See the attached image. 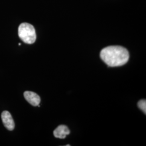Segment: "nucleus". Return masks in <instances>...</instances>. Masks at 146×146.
Segmentation results:
<instances>
[{
    "label": "nucleus",
    "instance_id": "obj_1",
    "mask_svg": "<svg viewBox=\"0 0 146 146\" xmlns=\"http://www.w3.org/2000/svg\"><path fill=\"white\" fill-rule=\"evenodd\" d=\"M100 58L108 66L114 67L127 63L129 60V54L124 47L112 46L104 48L100 52Z\"/></svg>",
    "mask_w": 146,
    "mask_h": 146
},
{
    "label": "nucleus",
    "instance_id": "obj_2",
    "mask_svg": "<svg viewBox=\"0 0 146 146\" xmlns=\"http://www.w3.org/2000/svg\"><path fill=\"white\" fill-rule=\"evenodd\" d=\"M19 36L21 40L27 44H33L35 42L36 34L34 27L28 23H22L18 29Z\"/></svg>",
    "mask_w": 146,
    "mask_h": 146
},
{
    "label": "nucleus",
    "instance_id": "obj_3",
    "mask_svg": "<svg viewBox=\"0 0 146 146\" xmlns=\"http://www.w3.org/2000/svg\"><path fill=\"white\" fill-rule=\"evenodd\" d=\"M3 123L5 128L9 131H13L15 128V123L13 118L8 111H3L1 114Z\"/></svg>",
    "mask_w": 146,
    "mask_h": 146
},
{
    "label": "nucleus",
    "instance_id": "obj_4",
    "mask_svg": "<svg viewBox=\"0 0 146 146\" xmlns=\"http://www.w3.org/2000/svg\"><path fill=\"white\" fill-rule=\"evenodd\" d=\"M24 97L25 99L33 106H37L39 105L41 101L39 95L31 91H26L24 93Z\"/></svg>",
    "mask_w": 146,
    "mask_h": 146
},
{
    "label": "nucleus",
    "instance_id": "obj_5",
    "mask_svg": "<svg viewBox=\"0 0 146 146\" xmlns=\"http://www.w3.org/2000/svg\"><path fill=\"white\" fill-rule=\"evenodd\" d=\"M53 133L55 137L63 139L70 134V131L66 125H60L55 129Z\"/></svg>",
    "mask_w": 146,
    "mask_h": 146
},
{
    "label": "nucleus",
    "instance_id": "obj_6",
    "mask_svg": "<svg viewBox=\"0 0 146 146\" xmlns=\"http://www.w3.org/2000/svg\"><path fill=\"white\" fill-rule=\"evenodd\" d=\"M138 107L140 108L146 114V100H141L138 102Z\"/></svg>",
    "mask_w": 146,
    "mask_h": 146
},
{
    "label": "nucleus",
    "instance_id": "obj_7",
    "mask_svg": "<svg viewBox=\"0 0 146 146\" xmlns=\"http://www.w3.org/2000/svg\"><path fill=\"white\" fill-rule=\"evenodd\" d=\"M19 46H21V43H19Z\"/></svg>",
    "mask_w": 146,
    "mask_h": 146
}]
</instances>
